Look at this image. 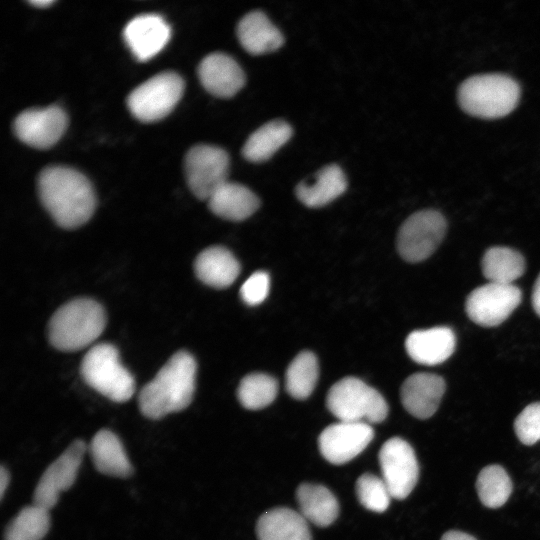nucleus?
<instances>
[{
    "label": "nucleus",
    "mask_w": 540,
    "mask_h": 540,
    "mask_svg": "<svg viewBox=\"0 0 540 540\" xmlns=\"http://www.w3.org/2000/svg\"><path fill=\"white\" fill-rule=\"evenodd\" d=\"M269 288V275L264 271H257L243 283L240 295L246 304L258 305L266 299Z\"/></svg>",
    "instance_id": "34"
},
{
    "label": "nucleus",
    "mask_w": 540,
    "mask_h": 540,
    "mask_svg": "<svg viewBox=\"0 0 540 540\" xmlns=\"http://www.w3.org/2000/svg\"><path fill=\"white\" fill-rule=\"evenodd\" d=\"M194 270L197 278L204 284L214 288H226L238 277L240 266L229 250L212 246L196 257Z\"/></svg>",
    "instance_id": "23"
},
{
    "label": "nucleus",
    "mask_w": 540,
    "mask_h": 540,
    "mask_svg": "<svg viewBox=\"0 0 540 540\" xmlns=\"http://www.w3.org/2000/svg\"><path fill=\"white\" fill-rule=\"evenodd\" d=\"M291 125L283 119L269 121L256 129L242 148L243 157L251 162L268 160L292 136Z\"/></svg>",
    "instance_id": "25"
},
{
    "label": "nucleus",
    "mask_w": 540,
    "mask_h": 540,
    "mask_svg": "<svg viewBox=\"0 0 540 540\" xmlns=\"http://www.w3.org/2000/svg\"><path fill=\"white\" fill-rule=\"evenodd\" d=\"M258 540H311L306 519L289 508H275L258 519Z\"/></svg>",
    "instance_id": "24"
},
{
    "label": "nucleus",
    "mask_w": 540,
    "mask_h": 540,
    "mask_svg": "<svg viewBox=\"0 0 540 540\" xmlns=\"http://www.w3.org/2000/svg\"><path fill=\"white\" fill-rule=\"evenodd\" d=\"M29 3L37 8H46L54 3L53 0H33L29 1Z\"/></svg>",
    "instance_id": "38"
},
{
    "label": "nucleus",
    "mask_w": 540,
    "mask_h": 540,
    "mask_svg": "<svg viewBox=\"0 0 540 540\" xmlns=\"http://www.w3.org/2000/svg\"><path fill=\"white\" fill-rule=\"evenodd\" d=\"M106 316L95 300L78 298L62 305L48 325L49 341L61 351H77L89 346L103 332Z\"/></svg>",
    "instance_id": "3"
},
{
    "label": "nucleus",
    "mask_w": 540,
    "mask_h": 540,
    "mask_svg": "<svg viewBox=\"0 0 540 540\" xmlns=\"http://www.w3.org/2000/svg\"><path fill=\"white\" fill-rule=\"evenodd\" d=\"M210 210L231 221L250 217L259 207V198L246 186L226 181L207 200Z\"/></svg>",
    "instance_id": "22"
},
{
    "label": "nucleus",
    "mask_w": 540,
    "mask_h": 540,
    "mask_svg": "<svg viewBox=\"0 0 540 540\" xmlns=\"http://www.w3.org/2000/svg\"><path fill=\"white\" fill-rule=\"evenodd\" d=\"M9 472L6 470L4 466H1L0 468V498L3 499L5 495V491L9 485Z\"/></svg>",
    "instance_id": "37"
},
{
    "label": "nucleus",
    "mask_w": 540,
    "mask_h": 540,
    "mask_svg": "<svg viewBox=\"0 0 540 540\" xmlns=\"http://www.w3.org/2000/svg\"><path fill=\"white\" fill-rule=\"evenodd\" d=\"M89 453L95 468L102 474L127 478L133 467L118 436L107 429L99 430L91 440Z\"/></svg>",
    "instance_id": "21"
},
{
    "label": "nucleus",
    "mask_w": 540,
    "mask_h": 540,
    "mask_svg": "<svg viewBox=\"0 0 540 540\" xmlns=\"http://www.w3.org/2000/svg\"><path fill=\"white\" fill-rule=\"evenodd\" d=\"M183 79L172 71L159 73L137 86L127 98L131 114L142 122L167 116L182 96Z\"/></svg>",
    "instance_id": "7"
},
{
    "label": "nucleus",
    "mask_w": 540,
    "mask_h": 540,
    "mask_svg": "<svg viewBox=\"0 0 540 540\" xmlns=\"http://www.w3.org/2000/svg\"><path fill=\"white\" fill-rule=\"evenodd\" d=\"M520 93L519 84L508 75L481 74L461 83L457 99L465 113L483 119H496L516 108Z\"/></svg>",
    "instance_id": "4"
},
{
    "label": "nucleus",
    "mask_w": 540,
    "mask_h": 540,
    "mask_svg": "<svg viewBox=\"0 0 540 540\" xmlns=\"http://www.w3.org/2000/svg\"><path fill=\"white\" fill-rule=\"evenodd\" d=\"M373 437L374 430L366 422L339 421L321 432L318 445L327 461L340 465L359 455Z\"/></svg>",
    "instance_id": "14"
},
{
    "label": "nucleus",
    "mask_w": 540,
    "mask_h": 540,
    "mask_svg": "<svg viewBox=\"0 0 540 540\" xmlns=\"http://www.w3.org/2000/svg\"><path fill=\"white\" fill-rule=\"evenodd\" d=\"M441 540H477V539L465 532L451 530V531L446 532L442 536Z\"/></svg>",
    "instance_id": "36"
},
{
    "label": "nucleus",
    "mask_w": 540,
    "mask_h": 540,
    "mask_svg": "<svg viewBox=\"0 0 540 540\" xmlns=\"http://www.w3.org/2000/svg\"><path fill=\"white\" fill-rule=\"evenodd\" d=\"M86 451L83 440L72 442L43 472L33 493V504L53 508L60 494L74 484Z\"/></svg>",
    "instance_id": "11"
},
{
    "label": "nucleus",
    "mask_w": 540,
    "mask_h": 540,
    "mask_svg": "<svg viewBox=\"0 0 540 540\" xmlns=\"http://www.w3.org/2000/svg\"><path fill=\"white\" fill-rule=\"evenodd\" d=\"M123 35L136 59L146 61L166 45L170 28L161 16L144 14L129 21Z\"/></svg>",
    "instance_id": "17"
},
{
    "label": "nucleus",
    "mask_w": 540,
    "mask_h": 540,
    "mask_svg": "<svg viewBox=\"0 0 540 540\" xmlns=\"http://www.w3.org/2000/svg\"><path fill=\"white\" fill-rule=\"evenodd\" d=\"M532 306L536 314L540 317V274L537 277L534 287H533Z\"/></svg>",
    "instance_id": "35"
},
{
    "label": "nucleus",
    "mask_w": 540,
    "mask_h": 540,
    "mask_svg": "<svg viewBox=\"0 0 540 540\" xmlns=\"http://www.w3.org/2000/svg\"><path fill=\"white\" fill-rule=\"evenodd\" d=\"M202 86L213 96L229 98L245 84V74L230 55L214 52L202 59L198 67Z\"/></svg>",
    "instance_id": "15"
},
{
    "label": "nucleus",
    "mask_w": 540,
    "mask_h": 540,
    "mask_svg": "<svg viewBox=\"0 0 540 540\" xmlns=\"http://www.w3.org/2000/svg\"><path fill=\"white\" fill-rule=\"evenodd\" d=\"M278 391L277 381L264 373L246 375L237 389V397L243 407L258 410L271 404Z\"/></svg>",
    "instance_id": "31"
},
{
    "label": "nucleus",
    "mask_w": 540,
    "mask_h": 540,
    "mask_svg": "<svg viewBox=\"0 0 540 540\" xmlns=\"http://www.w3.org/2000/svg\"><path fill=\"white\" fill-rule=\"evenodd\" d=\"M445 389L446 384L441 376L415 373L406 378L401 386V402L414 417L427 419L437 411Z\"/></svg>",
    "instance_id": "16"
},
{
    "label": "nucleus",
    "mask_w": 540,
    "mask_h": 540,
    "mask_svg": "<svg viewBox=\"0 0 540 540\" xmlns=\"http://www.w3.org/2000/svg\"><path fill=\"white\" fill-rule=\"evenodd\" d=\"M476 489L479 499L486 507L498 508L508 500L512 492V483L504 468L489 465L480 471Z\"/></svg>",
    "instance_id": "30"
},
{
    "label": "nucleus",
    "mask_w": 540,
    "mask_h": 540,
    "mask_svg": "<svg viewBox=\"0 0 540 540\" xmlns=\"http://www.w3.org/2000/svg\"><path fill=\"white\" fill-rule=\"evenodd\" d=\"M197 364L187 351L175 353L140 391L141 413L158 420L186 409L194 395Z\"/></svg>",
    "instance_id": "2"
},
{
    "label": "nucleus",
    "mask_w": 540,
    "mask_h": 540,
    "mask_svg": "<svg viewBox=\"0 0 540 540\" xmlns=\"http://www.w3.org/2000/svg\"><path fill=\"white\" fill-rule=\"evenodd\" d=\"M347 184L342 168L337 164H329L318 170L312 177L298 183L295 194L304 205L316 208L342 195Z\"/></svg>",
    "instance_id": "19"
},
{
    "label": "nucleus",
    "mask_w": 540,
    "mask_h": 540,
    "mask_svg": "<svg viewBox=\"0 0 540 540\" xmlns=\"http://www.w3.org/2000/svg\"><path fill=\"white\" fill-rule=\"evenodd\" d=\"M446 227L444 216L436 210H422L412 214L398 231V253L412 263L428 258L442 242Z\"/></svg>",
    "instance_id": "8"
},
{
    "label": "nucleus",
    "mask_w": 540,
    "mask_h": 540,
    "mask_svg": "<svg viewBox=\"0 0 540 540\" xmlns=\"http://www.w3.org/2000/svg\"><path fill=\"white\" fill-rule=\"evenodd\" d=\"M80 370L87 385L114 402H126L135 392L134 378L122 365L118 350L112 344L91 347Z\"/></svg>",
    "instance_id": "5"
},
{
    "label": "nucleus",
    "mask_w": 540,
    "mask_h": 540,
    "mask_svg": "<svg viewBox=\"0 0 540 540\" xmlns=\"http://www.w3.org/2000/svg\"><path fill=\"white\" fill-rule=\"evenodd\" d=\"M482 272L493 283L512 284L525 270L523 256L508 247H491L482 258Z\"/></svg>",
    "instance_id": "27"
},
{
    "label": "nucleus",
    "mask_w": 540,
    "mask_h": 540,
    "mask_svg": "<svg viewBox=\"0 0 540 540\" xmlns=\"http://www.w3.org/2000/svg\"><path fill=\"white\" fill-rule=\"evenodd\" d=\"M521 291L513 284L489 282L474 289L467 297L468 317L483 327L504 322L521 302Z\"/></svg>",
    "instance_id": "10"
},
{
    "label": "nucleus",
    "mask_w": 540,
    "mask_h": 540,
    "mask_svg": "<svg viewBox=\"0 0 540 540\" xmlns=\"http://www.w3.org/2000/svg\"><path fill=\"white\" fill-rule=\"evenodd\" d=\"M37 189L42 205L62 228H77L94 213L93 187L73 168L60 165L44 168L38 176Z\"/></svg>",
    "instance_id": "1"
},
{
    "label": "nucleus",
    "mask_w": 540,
    "mask_h": 540,
    "mask_svg": "<svg viewBox=\"0 0 540 540\" xmlns=\"http://www.w3.org/2000/svg\"><path fill=\"white\" fill-rule=\"evenodd\" d=\"M297 501L302 516L317 526L332 524L339 513V504L334 494L326 487L304 483L297 489Z\"/></svg>",
    "instance_id": "26"
},
{
    "label": "nucleus",
    "mask_w": 540,
    "mask_h": 540,
    "mask_svg": "<svg viewBox=\"0 0 540 540\" xmlns=\"http://www.w3.org/2000/svg\"><path fill=\"white\" fill-rule=\"evenodd\" d=\"M67 123L64 110L52 105L22 111L14 120L13 130L17 138L28 146L47 149L61 138Z\"/></svg>",
    "instance_id": "13"
},
{
    "label": "nucleus",
    "mask_w": 540,
    "mask_h": 540,
    "mask_svg": "<svg viewBox=\"0 0 540 540\" xmlns=\"http://www.w3.org/2000/svg\"><path fill=\"white\" fill-rule=\"evenodd\" d=\"M356 494L359 502L373 512H384L392 497L388 486L382 478L365 473L356 482Z\"/></svg>",
    "instance_id": "32"
},
{
    "label": "nucleus",
    "mask_w": 540,
    "mask_h": 540,
    "mask_svg": "<svg viewBox=\"0 0 540 540\" xmlns=\"http://www.w3.org/2000/svg\"><path fill=\"white\" fill-rule=\"evenodd\" d=\"M319 374L316 356L302 351L290 363L285 375L287 392L295 399H306L313 392Z\"/></svg>",
    "instance_id": "29"
},
{
    "label": "nucleus",
    "mask_w": 540,
    "mask_h": 540,
    "mask_svg": "<svg viewBox=\"0 0 540 540\" xmlns=\"http://www.w3.org/2000/svg\"><path fill=\"white\" fill-rule=\"evenodd\" d=\"M242 47L253 55L270 53L284 43L281 31L260 10L245 14L236 29Z\"/></svg>",
    "instance_id": "20"
},
{
    "label": "nucleus",
    "mask_w": 540,
    "mask_h": 540,
    "mask_svg": "<svg viewBox=\"0 0 540 540\" xmlns=\"http://www.w3.org/2000/svg\"><path fill=\"white\" fill-rule=\"evenodd\" d=\"M382 479L389 488L392 498L404 499L414 489L419 467L411 445L404 439H388L379 451Z\"/></svg>",
    "instance_id": "12"
},
{
    "label": "nucleus",
    "mask_w": 540,
    "mask_h": 540,
    "mask_svg": "<svg viewBox=\"0 0 540 540\" xmlns=\"http://www.w3.org/2000/svg\"><path fill=\"white\" fill-rule=\"evenodd\" d=\"M455 334L448 327H434L411 332L405 341L410 358L422 365H437L454 352Z\"/></svg>",
    "instance_id": "18"
},
{
    "label": "nucleus",
    "mask_w": 540,
    "mask_h": 540,
    "mask_svg": "<svg viewBox=\"0 0 540 540\" xmlns=\"http://www.w3.org/2000/svg\"><path fill=\"white\" fill-rule=\"evenodd\" d=\"M518 439L525 445H532L540 440V403L526 406L514 422Z\"/></svg>",
    "instance_id": "33"
},
{
    "label": "nucleus",
    "mask_w": 540,
    "mask_h": 540,
    "mask_svg": "<svg viewBox=\"0 0 540 540\" xmlns=\"http://www.w3.org/2000/svg\"><path fill=\"white\" fill-rule=\"evenodd\" d=\"M184 168L192 193L200 200H208L227 181L229 156L217 146L195 145L185 156Z\"/></svg>",
    "instance_id": "9"
},
{
    "label": "nucleus",
    "mask_w": 540,
    "mask_h": 540,
    "mask_svg": "<svg viewBox=\"0 0 540 540\" xmlns=\"http://www.w3.org/2000/svg\"><path fill=\"white\" fill-rule=\"evenodd\" d=\"M326 406L339 421L379 423L388 415L384 397L355 377L336 382L327 394Z\"/></svg>",
    "instance_id": "6"
},
{
    "label": "nucleus",
    "mask_w": 540,
    "mask_h": 540,
    "mask_svg": "<svg viewBox=\"0 0 540 540\" xmlns=\"http://www.w3.org/2000/svg\"><path fill=\"white\" fill-rule=\"evenodd\" d=\"M49 527V510L32 504L22 508L10 521L4 540H42Z\"/></svg>",
    "instance_id": "28"
}]
</instances>
